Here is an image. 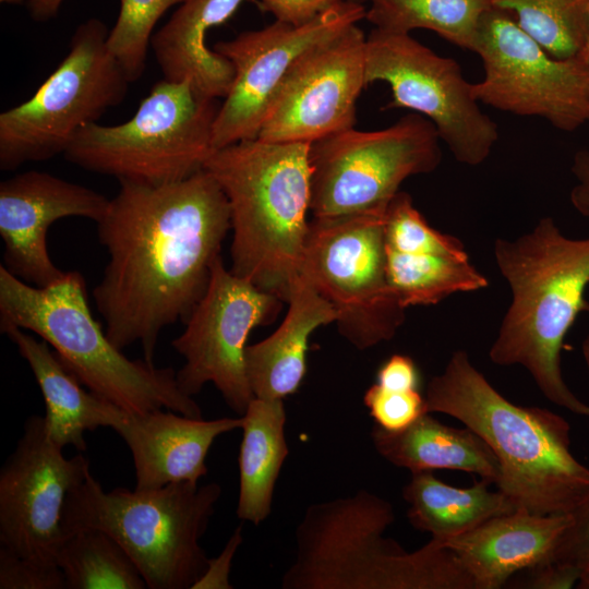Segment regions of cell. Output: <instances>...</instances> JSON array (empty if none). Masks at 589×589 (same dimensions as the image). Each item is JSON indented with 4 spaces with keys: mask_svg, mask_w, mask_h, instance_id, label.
I'll list each match as a JSON object with an SVG mask.
<instances>
[{
    "mask_svg": "<svg viewBox=\"0 0 589 589\" xmlns=\"http://www.w3.org/2000/svg\"><path fill=\"white\" fill-rule=\"evenodd\" d=\"M119 185L96 223L109 260L93 297L111 342L121 350L140 342L154 363L163 329L185 321L207 288L230 209L205 169L177 182Z\"/></svg>",
    "mask_w": 589,
    "mask_h": 589,
    "instance_id": "obj_1",
    "label": "cell"
},
{
    "mask_svg": "<svg viewBox=\"0 0 589 589\" xmlns=\"http://www.w3.org/2000/svg\"><path fill=\"white\" fill-rule=\"evenodd\" d=\"M426 411L450 416L476 432L496 456L497 489L516 509L569 514L589 490V468L570 449V425L541 407L505 398L456 350L425 393Z\"/></svg>",
    "mask_w": 589,
    "mask_h": 589,
    "instance_id": "obj_2",
    "label": "cell"
},
{
    "mask_svg": "<svg viewBox=\"0 0 589 589\" xmlns=\"http://www.w3.org/2000/svg\"><path fill=\"white\" fill-rule=\"evenodd\" d=\"M493 254L512 300L490 360L525 368L546 399L589 418V404L567 386L561 368L566 334L580 312L589 313V237L569 238L548 216L514 240L496 239Z\"/></svg>",
    "mask_w": 589,
    "mask_h": 589,
    "instance_id": "obj_3",
    "label": "cell"
},
{
    "mask_svg": "<svg viewBox=\"0 0 589 589\" xmlns=\"http://www.w3.org/2000/svg\"><path fill=\"white\" fill-rule=\"evenodd\" d=\"M306 143L244 140L214 149L204 165L230 209V271L287 302L300 276L310 211Z\"/></svg>",
    "mask_w": 589,
    "mask_h": 589,
    "instance_id": "obj_4",
    "label": "cell"
},
{
    "mask_svg": "<svg viewBox=\"0 0 589 589\" xmlns=\"http://www.w3.org/2000/svg\"><path fill=\"white\" fill-rule=\"evenodd\" d=\"M393 505L366 490L310 505L296 529L284 589H474L458 556L438 540L407 552L384 537Z\"/></svg>",
    "mask_w": 589,
    "mask_h": 589,
    "instance_id": "obj_5",
    "label": "cell"
},
{
    "mask_svg": "<svg viewBox=\"0 0 589 589\" xmlns=\"http://www.w3.org/2000/svg\"><path fill=\"white\" fill-rule=\"evenodd\" d=\"M29 330L93 393L130 413L168 409L203 418L193 397L178 386L171 368L131 360L93 317L85 279L65 272L52 284L25 283L0 265V330Z\"/></svg>",
    "mask_w": 589,
    "mask_h": 589,
    "instance_id": "obj_6",
    "label": "cell"
},
{
    "mask_svg": "<svg viewBox=\"0 0 589 589\" xmlns=\"http://www.w3.org/2000/svg\"><path fill=\"white\" fill-rule=\"evenodd\" d=\"M220 495L218 483L189 481L105 491L89 473L67 498L63 534L82 528L103 530L128 553L147 588L192 589L207 567L200 541Z\"/></svg>",
    "mask_w": 589,
    "mask_h": 589,
    "instance_id": "obj_7",
    "label": "cell"
},
{
    "mask_svg": "<svg viewBox=\"0 0 589 589\" xmlns=\"http://www.w3.org/2000/svg\"><path fill=\"white\" fill-rule=\"evenodd\" d=\"M221 103L200 95L189 81L156 82L128 121L83 127L63 153L87 171L161 184L204 169L214 151L213 128Z\"/></svg>",
    "mask_w": 589,
    "mask_h": 589,
    "instance_id": "obj_8",
    "label": "cell"
},
{
    "mask_svg": "<svg viewBox=\"0 0 589 589\" xmlns=\"http://www.w3.org/2000/svg\"><path fill=\"white\" fill-rule=\"evenodd\" d=\"M109 31L89 19L80 24L57 69L24 103L0 115V169L63 154L75 134L121 104L131 84L109 52Z\"/></svg>",
    "mask_w": 589,
    "mask_h": 589,
    "instance_id": "obj_9",
    "label": "cell"
},
{
    "mask_svg": "<svg viewBox=\"0 0 589 589\" xmlns=\"http://www.w3.org/2000/svg\"><path fill=\"white\" fill-rule=\"evenodd\" d=\"M385 212L313 217L304 242L300 275L334 308L339 333L360 350L390 340L405 322L387 279Z\"/></svg>",
    "mask_w": 589,
    "mask_h": 589,
    "instance_id": "obj_10",
    "label": "cell"
},
{
    "mask_svg": "<svg viewBox=\"0 0 589 589\" xmlns=\"http://www.w3.org/2000/svg\"><path fill=\"white\" fill-rule=\"evenodd\" d=\"M440 141L434 124L411 112L382 130L351 128L311 143L313 217L386 208L407 178L438 167Z\"/></svg>",
    "mask_w": 589,
    "mask_h": 589,
    "instance_id": "obj_11",
    "label": "cell"
},
{
    "mask_svg": "<svg viewBox=\"0 0 589 589\" xmlns=\"http://www.w3.org/2000/svg\"><path fill=\"white\" fill-rule=\"evenodd\" d=\"M472 51L484 75L472 83L479 103L522 117H538L564 132L589 122V69L575 56L552 57L514 20L491 7L480 19Z\"/></svg>",
    "mask_w": 589,
    "mask_h": 589,
    "instance_id": "obj_12",
    "label": "cell"
},
{
    "mask_svg": "<svg viewBox=\"0 0 589 589\" xmlns=\"http://www.w3.org/2000/svg\"><path fill=\"white\" fill-rule=\"evenodd\" d=\"M392 89L386 109L429 119L458 163L482 164L498 140L497 125L479 107L457 61L438 56L410 34L373 28L365 41V83Z\"/></svg>",
    "mask_w": 589,
    "mask_h": 589,
    "instance_id": "obj_13",
    "label": "cell"
},
{
    "mask_svg": "<svg viewBox=\"0 0 589 589\" xmlns=\"http://www.w3.org/2000/svg\"><path fill=\"white\" fill-rule=\"evenodd\" d=\"M281 302L227 269L219 255L184 330L172 340L184 359L176 373L179 388L193 397L212 383L226 404L242 416L254 398L245 366L248 337L255 326L274 320Z\"/></svg>",
    "mask_w": 589,
    "mask_h": 589,
    "instance_id": "obj_14",
    "label": "cell"
},
{
    "mask_svg": "<svg viewBox=\"0 0 589 589\" xmlns=\"http://www.w3.org/2000/svg\"><path fill=\"white\" fill-rule=\"evenodd\" d=\"M364 4L342 1L311 22L275 21L218 41L214 50L233 65L235 77L216 117L214 149L256 139L263 121L297 62L318 44L365 19Z\"/></svg>",
    "mask_w": 589,
    "mask_h": 589,
    "instance_id": "obj_15",
    "label": "cell"
},
{
    "mask_svg": "<svg viewBox=\"0 0 589 589\" xmlns=\"http://www.w3.org/2000/svg\"><path fill=\"white\" fill-rule=\"evenodd\" d=\"M91 472L82 454L71 458L48 435L45 418L28 417L0 470V544L29 558L57 563L70 492Z\"/></svg>",
    "mask_w": 589,
    "mask_h": 589,
    "instance_id": "obj_16",
    "label": "cell"
},
{
    "mask_svg": "<svg viewBox=\"0 0 589 589\" xmlns=\"http://www.w3.org/2000/svg\"><path fill=\"white\" fill-rule=\"evenodd\" d=\"M366 36L357 24L309 50L293 67L257 139L311 144L354 128L365 83Z\"/></svg>",
    "mask_w": 589,
    "mask_h": 589,
    "instance_id": "obj_17",
    "label": "cell"
},
{
    "mask_svg": "<svg viewBox=\"0 0 589 589\" xmlns=\"http://www.w3.org/2000/svg\"><path fill=\"white\" fill-rule=\"evenodd\" d=\"M109 200L44 171L17 173L0 183V236L3 266L15 277L45 287L63 276L47 247L50 226L65 217L99 221Z\"/></svg>",
    "mask_w": 589,
    "mask_h": 589,
    "instance_id": "obj_18",
    "label": "cell"
},
{
    "mask_svg": "<svg viewBox=\"0 0 589 589\" xmlns=\"http://www.w3.org/2000/svg\"><path fill=\"white\" fill-rule=\"evenodd\" d=\"M242 426V417L213 420L158 409L127 412L115 431L129 447L135 489L151 490L176 482H195L207 474L206 457L220 435Z\"/></svg>",
    "mask_w": 589,
    "mask_h": 589,
    "instance_id": "obj_19",
    "label": "cell"
},
{
    "mask_svg": "<svg viewBox=\"0 0 589 589\" xmlns=\"http://www.w3.org/2000/svg\"><path fill=\"white\" fill-rule=\"evenodd\" d=\"M569 514L524 509L491 518L471 531L440 541L460 560L474 589H498L515 574L554 561Z\"/></svg>",
    "mask_w": 589,
    "mask_h": 589,
    "instance_id": "obj_20",
    "label": "cell"
},
{
    "mask_svg": "<svg viewBox=\"0 0 589 589\" xmlns=\"http://www.w3.org/2000/svg\"><path fill=\"white\" fill-rule=\"evenodd\" d=\"M245 0H184L153 34L151 47L163 79L189 81L207 98H225L231 87L232 63L206 45V35L226 23Z\"/></svg>",
    "mask_w": 589,
    "mask_h": 589,
    "instance_id": "obj_21",
    "label": "cell"
},
{
    "mask_svg": "<svg viewBox=\"0 0 589 589\" xmlns=\"http://www.w3.org/2000/svg\"><path fill=\"white\" fill-rule=\"evenodd\" d=\"M27 362L43 394L45 424L49 437L60 447L86 449L84 434L98 428H115L127 413L116 404L85 389L51 347L19 327L3 332Z\"/></svg>",
    "mask_w": 589,
    "mask_h": 589,
    "instance_id": "obj_22",
    "label": "cell"
},
{
    "mask_svg": "<svg viewBox=\"0 0 589 589\" xmlns=\"http://www.w3.org/2000/svg\"><path fill=\"white\" fill-rule=\"evenodd\" d=\"M287 315L264 340L245 350V366L254 397L284 399L294 394L306 372L311 334L336 322L334 308L300 275L287 301Z\"/></svg>",
    "mask_w": 589,
    "mask_h": 589,
    "instance_id": "obj_23",
    "label": "cell"
},
{
    "mask_svg": "<svg viewBox=\"0 0 589 589\" xmlns=\"http://www.w3.org/2000/svg\"><path fill=\"white\" fill-rule=\"evenodd\" d=\"M371 438L384 459L411 473L457 470L474 473L495 485L501 478L496 456L476 432L467 426L446 425L429 413L397 432L374 425Z\"/></svg>",
    "mask_w": 589,
    "mask_h": 589,
    "instance_id": "obj_24",
    "label": "cell"
},
{
    "mask_svg": "<svg viewBox=\"0 0 589 589\" xmlns=\"http://www.w3.org/2000/svg\"><path fill=\"white\" fill-rule=\"evenodd\" d=\"M242 417L237 516L257 526L271 514L275 485L289 454L281 399L254 397Z\"/></svg>",
    "mask_w": 589,
    "mask_h": 589,
    "instance_id": "obj_25",
    "label": "cell"
},
{
    "mask_svg": "<svg viewBox=\"0 0 589 589\" xmlns=\"http://www.w3.org/2000/svg\"><path fill=\"white\" fill-rule=\"evenodd\" d=\"M491 484L481 479L472 486L457 488L441 481L431 471L411 473L402 489L408 520L414 529L445 541L516 510L500 490H490Z\"/></svg>",
    "mask_w": 589,
    "mask_h": 589,
    "instance_id": "obj_26",
    "label": "cell"
},
{
    "mask_svg": "<svg viewBox=\"0 0 589 589\" xmlns=\"http://www.w3.org/2000/svg\"><path fill=\"white\" fill-rule=\"evenodd\" d=\"M365 19L374 28L409 34L424 28L472 51L479 22L493 0H368Z\"/></svg>",
    "mask_w": 589,
    "mask_h": 589,
    "instance_id": "obj_27",
    "label": "cell"
},
{
    "mask_svg": "<svg viewBox=\"0 0 589 589\" xmlns=\"http://www.w3.org/2000/svg\"><path fill=\"white\" fill-rule=\"evenodd\" d=\"M67 589H145L140 570L108 533L96 528L64 536L57 554Z\"/></svg>",
    "mask_w": 589,
    "mask_h": 589,
    "instance_id": "obj_28",
    "label": "cell"
},
{
    "mask_svg": "<svg viewBox=\"0 0 589 589\" xmlns=\"http://www.w3.org/2000/svg\"><path fill=\"white\" fill-rule=\"evenodd\" d=\"M388 283L401 305L437 304L457 292L484 289L489 280L469 260L400 253L386 248Z\"/></svg>",
    "mask_w": 589,
    "mask_h": 589,
    "instance_id": "obj_29",
    "label": "cell"
},
{
    "mask_svg": "<svg viewBox=\"0 0 589 589\" xmlns=\"http://www.w3.org/2000/svg\"><path fill=\"white\" fill-rule=\"evenodd\" d=\"M552 57L578 55L589 29V0H493Z\"/></svg>",
    "mask_w": 589,
    "mask_h": 589,
    "instance_id": "obj_30",
    "label": "cell"
},
{
    "mask_svg": "<svg viewBox=\"0 0 589 589\" xmlns=\"http://www.w3.org/2000/svg\"><path fill=\"white\" fill-rule=\"evenodd\" d=\"M184 0H120V10L107 37L109 52L130 83L144 73L153 29L165 12Z\"/></svg>",
    "mask_w": 589,
    "mask_h": 589,
    "instance_id": "obj_31",
    "label": "cell"
},
{
    "mask_svg": "<svg viewBox=\"0 0 589 589\" xmlns=\"http://www.w3.org/2000/svg\"><path fill=\"white\" fill-rule=\"evenodd\" d=\"M384 232L386 248L396 252L469 260L464 243L432 228L406 192L398 191L388 203Z\"/></svg>",
    "mask_w": 589,
    "mask_h": 589,
    "instance_id": "obj_32",
    "label": "cell"
},
{
    "mask_svg": "<svg viewBox=\"0 0 589 589\" xmlns=\"http://www.w3.org/2000/svg\"><path fill=\"white\" fill-rule=\"evenodd\" d=\"M363 404L375 425L390 432L401 431L428 413L419 389H389L377 383L366 389Z\"/></svg>",
    "mask_w": 589,
    "mask_h": 589,
    "instance_id": "obj_33",
    "label": "cell"
},
{
    "mask_svg": "<svg viewBox=\"0 0 589 589\" xmlns=\"http://www.w3.org/2000/svg\"><path fill=\"white\" fill-rule=\"evenodd\" d=\"M0 589H67L57 563L21 556L0 548Z\"/></svg>",
    "mask_w": 589,
    "mask_h": 589,
    "instance_id": "obj_34",
    "label": "cell"
},
{
    "mask_svg": "<svg viewBox=\"0 0 589 589\" xmlns=\"http://www.w3.org/2000/svg\"><path fill=\"white\" fill-rule=\"evenodd\" d=\"M570 521L555 552L554 561L578 568L589 569V490L580 503L569 513Z\"/></svg>",
    "mask_w": 589,
    "mask_h": 589,
    "instance_id": "obj_35",
    "label": "cell"
},
{
    "mask_svg": "<svg viewBox=\"0 0 589 589\" xmlns=\"http://www.w3.org/2000/svg\"><path fill=\"white\" fill-rule=\"evenodd\" d=\"M346 0H259L276 21L300 26Z\"/></svg>",
    "mask_w": 589,
    "mask_h": 589,
    "instance_id": "obj_36",
    "label": "cell"
},
{
    "mask_svg": "<svg viewBox=\"0 0 589 589\" xmlns=\"http://www.w3.org/2000/svg\"><path fill=\"white\" fill-rule=\"evenodd\" d=\"M242 526L236 528L220 554L208 558L207 567L192 589H231L229 580L232 560L242 543Z\"/></svg>",
    "mask_w": 589,
    "mask_h": 589,
    "instance_id": "obj_37",
    "label": "cell"
},
{
    "mask_svg": "<svg viewBox=\"0 0 589 589\" xmlns=\"http://www.w3.org/2000/svg\"><path fill=\"white\" fill-rule=\"evenodd\" d=\"M581 572L570 565L552 561L527 570L524 588L569 589L577 587Z\"/></svg>",
    "mask_w": 589,
    "mask_h": 589,
    "instance_id": "obj_38",
    "label": "cell"
},
{
    "mask_svg": "<svg viewBox=\"0 0 589 589\" xmlns=\"http://www.w3.org/2000/svg\"><path fill=\"white\" fill-rule=\"evenodd\" d=\"M377 384L397 390L419 389L420 375L413 360L405 354H393L377 371Z\"/></svg>",
    "mask_w": 589,
    "mask_h": 589,
    "instance_id": "obj_39",
    "label": "cell"
},
{
    "mask_svg": "<svg viewBox=\"0 0 589 589\" xmlns=\"http://www.w3.org/2000/svg\"><path fill=\"white\" fill-rule=\"evenodd\" d=\"M572 171L577 183L570 191V203L580 215L589 218V151L575 154Z\"/></svg>",
    "mask_w": 589,
    "mask_h": 589,
    "instance_id": "obj_40",
    "label": "cell"
},
{
    "mask_svg": "<svg viewBox=\"0 0 589 589\" xmlns=\"http://www.w3.org/2000/svg\"><path fill=\"white\" fill-rule=\"evenodd\" d=\"M63 0H27V9L33 20L46 22L55 17Z\"/></svg>",
    "mask_w": 589,
    "mask_h": 589,
    "instance_id": "obj_41",
    "label": "cell"
},
{
    "mask_svg": "<svg viewBox=\"0 0 589 589\" xmlns=\"http://www.w3.org/2000/svg\"><path fill=\"white\" fill-rule=\"evenodd\" d=\"M577 57L589 69V29L584 46L578 52Z\"/></svg>",
    "mask_w": 589,
    "mask_h": 589,
    "instance_id": "obj_42",
    "label": "cell"
},
{
    "mask_svg": "<svg viewBox=\"0 0 589 589\" xmlns=\"http://www.w3.org/2000/svg\"><path fill=\"white\" fill-rule=\"evenodd\" d=\"M581 353H582V358H584L586 369L589 375V333L586 335V337L582 340Z\"/></svg>",
    "mask_w": 589,
    "mask_h": 589,
    "instance_id": "obj_43",
    "label": "cell"
},
{
    "mask_svg": "<svg viewBox=\"0 0 589 589\" xmlns=\"http://www.w3.org/2000/svg\"><path fill=\"white\" fill-rule=\"evenodd\" d=\"M576 588L589 589V569L581 572V575H580V578Z\"/></svg>",
    "mask_w": 589,
    "mask_h": 589,
    "instance_id": "obj_44",
    "label": "cell"
},
{
    "mask_svg": "<svg viewBox=\"0 0 589 589\" xmlns=\"http://www.w3.org/2000/svg\"><path fill=\"white\" fill-rule=\"evenodd\" d=\"M24 0H0L1 3L5 4H21Z\"/></svg>",
    "mask_w": 589,
    "mask_h": 589,
    "instance_id": "obj_45",
    "label": "cell"
},
{
    "mask_svg": "<svg viewBox=\"0 0 589 589\" xmlns=\"http://www.w3.org/2000/svg\"><path fill=\"white\" fill-rule=\"evenodd\" d=\"M346 1L354 2V3H360V4H364L365 2H368V0H346Z\"/></svg>",
    "mask_w": 589,
    "mask_h": 589,
    "instance_id": "obj_46",
    "label": "cell"
}]
</instances>
